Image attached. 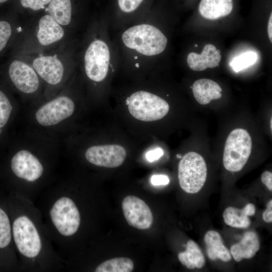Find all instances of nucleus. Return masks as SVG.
I'll use <instances>...</instances> for the list:
<instances>
[{
    "label": "nucleus",
    "instance_id": "obj_11",
    "mask_svg": "<svg viewBox=\"0 0 272 272\" xmlns=\"http://www.w3.org/2000/svg\"><path fill=\"white\" fill-rule=\"evenodd\" d=\"M8 73L14 86L21 92L32 94L38 90V74L28 63L19 59L13 60L9 65Z\"/></svg>",
    "mask_w": 272,
    "mask_h": 272
},
{
    "label": "nucleus",
    "instance_id": "obj_27",
    "mask_svg": "<svg viewBox=\"0 0 272 272\" xmlns=\"http://www.w3.org/2000/svg\"><path fill=\"white\" fill-rule=\"evenodd\" d=\"M13 109L7 95L0 90V128L7 123Z\"/></svg>",
    "mask_w": 272,
    "mask_h": 272
},
{
    "label": "nucleus",
    "instance_id": "obj_23",
    "mask_svg": "<svg viewBox=\"0 0 272 272\" xmlns=\"http://www.w3.org/2000/svg\"><path fill=\"white\" fill-rule=\"evenodd\" d=\"M151 0H113L115 12L118 15L130 16L149 10Z\"/></svg>",
    "mask_w": 272,
    "mask_h": 272
},
{
    "label": "nucleus",
    "instance_id": "obj_13",
    "mask_svg": "<svg viewBox=\"0 0 272 272\" xmlns=\"http://www.w3.org/2000/svg\"><path fill=\"white\" fill-rule=\"evenodd\" d=\"M32 66L41 78L51 85L59 83L64 75V62L56 54L39 55L33 59Z\"/></svg>",
    "mask_w": 272,
    "mask_h": 272
},
{
    "label": "nucleus",
    "instance_id": "obj_14",
    "mask_svg": "<svg viewBox=\"0 0 272 272\" xmlns=\"http://www.w3.org/2000/svg\"><path fill=\"white\" fill-rule=\"evenodd\" d=\"M64 34L63 27L48 14L39 19L35 36L40 46H49L58 42L62 39Z\"/></svg>",
    "mask_w": 272,
    "mask_h": 272
},
{
    "label": "nucleus",
    "instance_id": "obj_25",
    "mask_svg": "<svg viewBox=\"0 0 272 272\" xmlns=\"http://www.w3.org/2000/svg\"><path fill=\"white\" fill-rule=\"evenodd\" d=\"M257 59V55L255 52L248 51L235 57L230 62V65L235 72H239L253 65Z\"/></svg>",
    "mask_w": 272,
    "mask_h": 272
},
{
    "label": "nucleus",
    "instance_id": "obj_7",
    "mask_svg": "<svg viewBox=\"0 0 272 272\" xmlns=\"http://www.w3.org/2000/svg\"><path fill=\"white\" fill-rule=\"evenodd\" d=\"M50 216L55 227L63 236H72L79 228L80 212L75 202L69 197L58 199L50 209Z\"/></svg>",
    "mask_w": 272,
    "mask_h": 272
},
{
    "label": "nucleus",
    "instance_id": "obj_19",
    "mask_svg": "<svg viewBox=\"0 0 272 272\" xmlns=\"http://www.w3.org/2000/svg\"><path fill=\"white\" fill-rule=\"evenodd\" d=\"M233 0H201L198 6L200 15L208 20H217L229 15Z\"/></svg>",
    "mask_w": 272,
    "mask_h": 272
},
{
    "label": "nucleus",
    "instance_id": "obj_20",
    "mask_svg": "<svg viewBox=\"0 0 272 272\" xmlns=\"http://www.w3.org/2000/svg\"><path fill=\"white\" fill-rule=\"evenodd\" d=\"M207 253L212 260L219 259L224 262L231 260L232 255L228 249L224 245L222 237L218 232L208 231L205 235Z\"/></svg>",
    "mask_w": 272,
    "mask_h": 272
},
{
    "label": "nucleus",
    "instance_id": "obj_12",
    "mask_svg": "<svg viewBox=\"0 0 272 272\" xmlns=\"http://www.w3.org/2000/svg\"><path fill=\"white\" fill-rule=\"evenodd\" d=\"M11 166L16 176L28 181L36 180L43 172V167L39 160L27 150L17 152L11 160Z\"/></svg>",
    "mask_w": 272,
    "mask_h": 272
},
{
    "label": "nucleus",
    "instance_id": "obj_31",
    "mask_svg": "<svg viewBox=\"0 0 272 272\" xmlns=\"http://www.w3.org/2000/svg\"><path fill=\"white\" fill-rule=\"evenodd\" d=\"M163 154V151L161 148H157L148 152L146 157L149 162H153L159 159Z\"/></svg>",
    "mask_w": 272,
    "mask_h": 272
},
{
    "label": "nucleus",
    "instance_id": "obj_4",
    "mask_svg": "<svg viewBox=\"0 0 272 272\" xmlns=\"http://www.w3.org/2000/svg\"><path fill=\"white\" fill-rule=\"evenodd\" d=\"M252 147L251 137L243 128L230 132L225 142L223 162L225 168L230 172L241 171L246 164Z\"/></svg>",
    "mask_w": 272,
    "mask_h": 272
},
{
    "label": "nucleus",
    "instance_id": "obj_24",
    "mask_svg": "<svg viewBox=\"0 0 272 272\" xmlns=\"http://www.w3.org/2000/svg\"><path fill=\"white\" fill-rule=\"evenodd\" d=\"M134 264L127 257H117L106 260L96 268V272H131Z\"/></svg>",
    "mask_w": 272,
    "mask_h": 272
},
{
    "label": "nucleus",
    "instance_id": "obj_15",
    "mask_svg": "<svg viewBox=\"0 0 272 272\" xmlns=\"http://www.w3.org/2000/svg\"><path fill=\"white\" fill-rule=\"evenodd\" d=\"M221 60V50L211 44L206 45L200 54L190 52L187 57L188 66L194 71L216 67L219 66Z\"/></svg>",
    "mask_w": 272,
    "mask_h": 272
},
{
    "label": "nucleus",
    "instance_id": "obj_2",
    "mask_svg": "<svg viewBox=\"0 0 272 272\" xmlns=\"http://www.w3.org/2000/svg\"><path fill=\"white\" fill-rule=\"evenodd\" d=\"M121 40L126 48L146 57L161 53L168 43L166 36L160 29L148 23L128 28L122 33Z\"/></svg>",
    "mask_w": 272,
    "mask_h": 272
},
{
    "label": "nucleus",
    "instance_id": "obj_22",
    "mask_svg": "<svg viewBox=\"0 0 272 272\" xmlns=\"http://www.w3.org/2000/svg\"><path fill=\"white\" fill-rule=\"evenodd\" d=\"M180 262L187 268L193 269L202 268L206 262L205 258L198 245L193 240H189L186 250L178 254Z\"/></svg>",
    "mask_w": 272,
    "mask_h": 272
},
{
    "label": "nucleus",
    "instance_id": "obj_3",
    "mask_svg": "<svg viewBox=\"0 0 272 272\" xmlns=\"http://www.w3.org/2000/svg\"><path fill=\"white\" fill-rule=\"evenodd\" d=\"M111 60L108 44L102 39L93 40L86 48L83 57L84 69L87 77L96 84L107 80Z\"/></svg>",
    "mask_w": 272,
    "mask_h": 272
},
{
    "label": "nucleus",
    "instance_id": "obj_16",
    "mask_svg": "<svg viewBox=\"0 0 272 272\" xmlns=\"http://www.w3.org/2000/svg\"><path fill=\"white\" fill-rule=\"evenodd\" d=\"M260 242L257 233L253 231L244 233L239 243L233 245L230 253L234 260L239 262L252 258L259 250Z\"/></svg>",
    "mask_w": 272,
    "mask_h": 272
},
{
    "label": "nucleus",
    "instance_id": "obj_6",
    "mask_svg": "<svg viewBox=\"0 0 272 272\" xmlns=\"http://www.w3.org/2000/svg\"><path fill=\"white\" fill-rule=\"evenodd\" d=\"M13 233L19 252L28 258L36 257L42 244L38 232L33 223L26 216L18 217L13 224Z\"/></svg>",
    "mask_w": 272,
    "mask_h": 272
},
{
    "label": "nucleus",
    "instance_id": "obj_29",
    "mask_svg": "<svg viewBox=\"0 0 272 272\" xmlns=\"http://www.w3.org/2000/svg\"><path fill=\"white\" fill-rule=\"evenodd\" d=\"M51 0H20L21 6L33 11H39L48 5Z\"/></svg>",
    "mask_w": 272,
    "mask_h": 272
},
{
    "label": "nucleus",
    "instance_id": "obj_26",
    "mask_svg": "<svg viewBox=\"0 0 272 272\" xmlns=\"http://www.w3.org/2000/svg\"><path fill=\"white\" fill-rule=\"evenodd\" d=\"M11 228L9 217L0 208V248L7 247L11 240Z\"/></svg>",
    "mask_w": 272,
    "mask_h": 272
},
{
    "label": "nucleus",
    "instance_id": "obj_28",
    "mask_svg": "<svg viewBox=\"0 0 272 272\" xmlns=\"http://www.w3.org/2000/svg\"><path fill=\"white\" fill-rule=\"evenodd\" d=\"M13 33V29L10 23L7 21H0V52L9 43Z\"/></svg>",
    "mask_w": 272,
    "mask_h": 272
},
{
    "label": "nucleus",
    "instance_id": "obj_10",
    "mask_svg": "<svg viewBox=\"0 0 272 272\" xmlns=\"http://www.w3.org/2000/svg\"><path fill=\"white\" fill-rule=\"evenodd\" d=\"M124 216L131 226L140 230L149 229L152 225L153 216L148 205L133 195L124 197L122 202Z\"/></svg>",
    "mask_w": 272,
    "mask_h": 272
},
{
    "label": "nucleus",
    "instance_id": "obj_17",
    "mask_svg": "<svg viewBox=\"0 0 272 272\" xmlns=\"http://www.w3.org/2000/svg\"><path fill=\"white\" fill-rule=\"evenodd\" d=\"M222 89L216 82L208 79L196 80L192 85V92L196 101L201 104H209L212 100L221 98Z\"/></svg>",
    "mask_w": 272,
    "mask_h": 272
},
{
    "label": "nucleus",
    "instance_id": "obj_9",
    "mask_svg": "<svg viewBox=\"0 0 272 272\" xmlns=\"http://www.w3.org/2000/svg\"><path fill=\"white\" fill-rule=\"evenodd\" d=\"M75 109V105L72 99L66 96H59L38 109L36 119L43 126L55 125L70 117Z\"/></svg>",
    "mask_w": 272,
    "mask_h": 272
},
{
    "label": "nucleus",
    "instance_id": "obj_8",
    "mask_svg": "<svg viewBox=\"0 0 272 272\" xmlns=\"http://www.w3.org/2000/svg\"><path fill=\"white\" fill-rule=\"evenodd\" d=\"M127 148L119 143H107L88 148L85 158L90 163L107 168H115L124 162L127 155Z\"/></svg>",
    "mask_w": 272,
    "mask_h": 272
},
{
    "label": "nucleus",
    "instance_id": "obj_36",
    "mask_svg": "<svg viewBox=\"0 0 272 272\" xmlns=\"http://www.w3.org/2000/svg\"><path fill=\"white\" fill-rule=\"evenodd\" d=\"M272 122V119H270V128H271V129H272V128H271L272 127V126H271L272 122Z\"/></svg>",
    "mask_w": 272,
    "mask_h": 272
},
{
    "label": "nucleus",
    "instance_id": "obj_21",
    "mask_svg": "<svg viewBox=\"0 0 272 272\" xmlns=\"http://www.w3.org/2000/svg\"><path fill=\"white\" fill-rule=\"evenodd\" d=\"M46 10L47 14L62 26L71 23L73 11L71 0H51Z\"/></svg>",
    "mask_w": 272,
    "mask_h": 272
},
{
    "label": "nucleus",
    "instance_id": "obj_5",
    "mask_svg": "<svg viewBox=\"0 0 272 272\" xmlns=\"http://www.w3.org/2000/svg\"><path fill=\"white\" fill-rule=\"evenodd\" d=\"M178 167V178L180 187L190 194L199 192L207 177V167L203 158L190 152L182 156Z\"/></svg>",
    "mask_w": 272,
    "mask_h": 272
},
{
    "label": "nucleus",
    "instance_id": "obj_33",
    "mask_svg": "<svg viewBox=\"0 0 272 272\" xmlns=\"http://www.w3.org/2000/svg\"><path fill=\"white\" fill-rule=\"evenodd\" d=\"M262 218L264 222L271 223L272 222V200L270 199L268 202L266 209L262 214Z\"/></svg>",
    "mask_w": 272,
    "mask_h": 272
},
{
    "label": "nucleus",
    "instance_id": "obj_30",
    "mask_svg": "<svg viewBox=\"0 0 272 272\" xmlns=\"http://www.w3.org/2000/svg\"><path fill=\"white\" fill-rule=\"evenodd\" d=\"M151 181L155 186L165 185L169 183V179L165 175H154L151 177Z\"/></svg>",
    "mask_w": 272,
    "mask_h": 272
},
{
    "label": "nucleus",
    "instance_id": "obj_35",
    "mask_svg": "<svg viewBox=\"0 0 272 272\" xmlns=\"http://www.w3.org/2000/svg\"><path fill=\"white\" fill-rule=\"evenodd\" d=\"M8 0H0V3H3L7 2Z\"/></svg>",
    "mask_w": 272,
    "mask_h": 272
},
{
    "label": "nucleus",
    "instance_id": "obj_1",
    "mask_svg": "<svg viewBox=\"0 0 272 272\" xmlns=\"http://www.w3.org/2000/svg\"><path fill=\"white\" fill-rule=\"evenodd\" d=\"M124 107L130 118L146 125L162 119L169 113V103L147 90H138L125 99Z\"/></svg>",
    "mask_w": 272,
    "mask_h": 272
},
{
    "label": "nucleus",
    "instance_id": "obj_34",
    "mask_svg": "<svg viewBox=\"0 0 272 272\" xmlns=\"http://www.w3.org/2000/svg\"><path fill=\"white\" fill-rule=\"evenodd\" d=\"M271 28H272V14L271 13L270 15V17H269V18L268 25H267V32H268V35L269 40H270L271 42H272V29H271Z\"/></svg>",
    "mask_w": 272,
    "mask_h": 272
},
{
    "label": "nucleus",
    "instance_id": "obj_32",
    "mask_svg": "<svg viewBox=\"0 0 272 272\" xmlns=\"http://www.w3.org/2000/svg\"><path fill=\"white\" fill-rule=\"evenodd\" d=\"M262 182L266 186L267 189L272 190V173L268 171H264L261 176Z\"/></svg>",
    "mask_w": 272,
    "mask_h": 272
},
{
    "label": "nucleus",
    "instance_id": "obj_18",
    "mask_svg": "<svg viewBox=\"0 0 272 272\" xmlns=\"http://www.w3.org/2000/svg\"><path fill=\"white\" fill-rule=\"evenodd\" d=\"M255 207L252 203H248L242 209L233 207L227 208L224 211L223 217L224 222L228 226L238 228H247L250 225L249 216L255 214Z\"/></svg>",
    "mask_w": 272,
    "mask_h": 272
}]
</instances>
